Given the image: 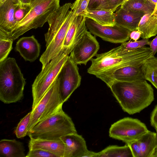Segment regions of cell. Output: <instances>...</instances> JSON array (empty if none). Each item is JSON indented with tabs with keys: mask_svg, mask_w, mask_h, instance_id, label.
<instances>
[{
	"mask_svg": "<svg viewBox=\"0 0 157 157\" xmlns=\"http://www.w3.org/2000/svg\"><path fill=\"white\" fill-rule=\"evenodd\" d=\"M30 138L28 143L29 150L41 149L54 153L59 157H63L64 144L60 139Z\"/></svg>",
	"mask_w": 157,
	"mask_h": 157,
	"instance_id": "cell-20",
	"label": "cell"
},
{
	"mask_svg": "<svg viewBox=\"0 0 157 157\" xmlns=\"http://www.w3.org/2000/svg\"><path fill=\"white\" fill-rule=\"evenodd\" d=\"M141 67L129 66L120 68L115 71L110 76L103 81L108 86L114 81L131 82L145 80Z\"/></svg>",
	"mask_w": 157,
	"mask_h": 157,
	"instance_id": "cell-17",
	"label": "cell"
},
{
	"mask_svg": "<svg viewBox=\"0 0 157 157\" xmlns=\"http://www.w3.org/2000/svg\"><path fill=\"white\" fill-rule=\"evenodd\" d=\"M151 2L155 5L157 4V0H150Z\"/></svg>",
	"mask_w": 157,
	"mask_h": 157,
	"instance_id": "cell-44",
	"label": "cell"
},
{
	"mask_svg": "<svg viewBox=\"0 0 157 157\" xmlns=\"http://www.w3.org/2000/svg\"><path fill=\"white\" fill-rule=\"evenodd\" d=\"M148 131L146 125L139 119L126 117L111 125L109 136L127 144L137 140Z\"/></svg>",
	"mask_w": 157,
	"mask_h": 157,
	"instance_id": "cell-8",
	"label": "cell"
},
{
	"mask_svg": "<svg viewBox=\"0 0 157 157\" xmlns=\"http://www.w3.org/2000/svg\"><path fill=\"white\" fill-rule=\"evenodd\" d=\"M84 16L102 26H113L116 24L115 14L111 10L87 9Z\"/></svg>",
	"mask_w": 157,
	"mask_h": 157,
	"instance_id": "cell-23",
	"label": "cell"
},
{
	"mask_svg": "<svg viewBox=\"0 0 157 157\" xmlns=\"http://www.w3.org/2000/svg\"><path fill=\"white\" fill-rule=\"evenodd\" d=\"M150 121L151 126L154 128L157 126V105L151 114Z\"/></svg>",
	"mask_w": 157,
	"mask_h": 157,
	"instance_id": "cell-36",
	"label": "cell"
},
{
	"mask_svg": "<svg viewBox=\"0 0 157 157\" xmlns=\"http://www.w3.org/2000/svg\"><path fill=\"white\" fill-rule=\"evenodd\" d=\"M129 147L133 157H142L141 151L137 140L127 144Z\"/></svg>",
	"mask_w": 157,
	"mask_h": 157,
	"instance_id": "cell-34",
	"label": "cell"
},
{
	"mask_svg": "<svg viewBox=\"0 0 157 157\" xmlns=\"http://www.w3.org/2000/svg\"><path fill=\"white\" fill-rule=\"evenodd\" d=\"M86 18L84 16L75 14L67 33L62 49L68 55L87 31L85 22Z\"/></svg>",
	"mask_w": 157,
	"mask_h": 157,
	"instance_id": "cell-13",
	"label": "cell"
},
{
	"mask_svg": "<svg viewBox=\"0 0 157 157\" xmlns=\"http://www.w3.org/2000/svg\"><path fill=\"white\" fill-rule=\"evenodd\" d=\"M153 70L154 75L157 76V57L152 56L145 62Z\"/></svg>",
	"mask_w": 157,
	"mask_h": 157,
	"instance_id": "cell-35",
	"label": "cell"
},
{
	"mask_svg": "<svg viewBox=\"0 0 157 157\" xmlns=\"http://www.w3.org/2000/svg\"><path fill=\"white\" fill-rule=\"evenodd\" d=\"M152 157H157V147L155 149L152 155Z\"/></svg>",
	"mask_w": 157,
	"mask_h": 157,
	"instance_id": "cell-42",
	"label": "cell"
},
{
	"mask_svg": "<svg viewBox=\"0 0 157 157\" xmlns=\"http://www.w3.org/2000/svg\"><path fill=\"white\" fill-rule=\"evenodd\" d=\"M90 60L91 64L87 72L103 81L114 71L126 66L140 67L152 56L150 47L146 46L137 49L128 50L121 45L101 54Z\"/></svg>",
	"mask_w": 157,
	"mask_h": 157,
	"instance_id": "cell-1",
	"label": "cell"
},
{
	"mask_svg": "<svg viewBox=\"0 0 157 157\" xmlns=\"http://www.w3.org/2000/svg\"><path fill=\"white\" fill-rule=\"evenodd\" d=\"M69 55L62 49L43 69L32 85V109L38 103L57 78Z\"/></svg>",
	"mask_w": 157,
	"mask_h": 157,
	"instance_id": "cell-6",
	"label": "cell"
},
{
	"mask_svg": "<svg viewBox=\"0 0 157 157\" xmlns=\"http://www.w3.org/2000/svg\"><path fill=\"white\" fill-rule=\"evenodd\" d=\"M25 149L22 142L15 139H2L0 141V156L25 157Z\"/></svg>",
	"mask_w": 157,
	"mask_h": 157,
	"instance_id": "cell-21",
	"label": "cell"
},
{
	"mask_svg": "<svg viewBox=\"0 0 157 157\" xmlns=\"http://www.w3.org/2000/svg\"><path fill=\"white\" fill-rule=\"evenodd\" d=\"M29 3L31 9L26 16L10 32H3L13 40L31 29L42 27L60 6V0H30Z\"/></svg>",
	"mask_w": 157,
	"mask_h": 157,
	"instance_id": "cell-4",
	"label": "cell"
},
{
	"mask_svg": "<svg viewBox=\"0 0 157 157\" xmlns=\"http://www.w3.org/2000/svg\"><path fill=\"white\" fill-rule=\"evenodd\" d=\"M149 45L152 52V56H154L157 52V36L151 41Z\"/></svg>",
	"mask_w": 157,
	"mask_h": 157,
	"instance_id": "cell-38",
	"label": "cell"
},
{
	"mask_svg": "<svg viewBox=\"0 0 157 157\" xmlns=\"http://www.w3.org/2000/svg\"><path fill=\"white\" fill-rule=\"evenodd\" d=\"M72 4L67 3L60 6L48 20L47 22L49 28L48 32L44 35L46 47L50 43L66 19Z\"/></svg>",
	"mask_w": 157,
	"mask_h": 157,
	"instance_id": "cell-16",
	"label": "cell"
},
{
	"mask_svg": "<svg viewBox=\"0 0 157 157\" xmlns=\"http://www.w3.org/2000/svg\"><path fill=\"white\" fill-rule=\"evenodd\" d=\"M77 65L69 56L58 75L59 93L63 103L80 85L81 77Z\"/></svg>",
	"mask_w": 157,
	"mask_h": 157,
	"instance_id": "cell-9",
	"label": "cell"
},
{
	"mask_svg": "<svg viewBox=\"0 0 157 157\" xmlns=\"http://www.w3.org/2000/svg\"><path fill=\"white\" fill-rule=\"evenodd\" d=\"M108 87L123 110L129 114L139 113L154 99L153 89L146 80L114 81Z\"/></svg>",
	"mask_w": 157,
	"mask_h": 157,
	"instance_id": "cell-2",
	"label": "cell"
},
{
	"mask_svg": "<svg viewBox=\"0 0 157 157\" xmlns=\"http://www.w3.org/2000/svg\"><path fill=\"white\" fill-rule=\"evenodd\" d=\"M85 22L87 29L92 34L105 41L121 44L130 38L131 31L117 24L113 26H102L87 17Z\"/></svg>",
	"mask_w": 157,
	"mask_h": 157,
	"instance_id": "cell-10",
	"label": "cell"
},
{
	"mask_svg": "<svg viewBox=\"0 0 157 157\" xmlns=\"http://www.w3.org/2000/svg\"><path fill=\"white\" fill-rule=\"evenodd\" d=\"M6 0H0V5L2 4ZM21 2L23 3H29L30 0H20Z\"/></svg>",
	"mask_w": 157,
	"mask_h": 157,
	"instance_id": "cell-41",
	"label": "cell"
},
{
	"mask_svg": "<svg viewBox=\"0 0 157 157\" xmlns=\"http://www.w3.org/2000/svg\"><path fill=\"white\" fill-rule=\"evenodd\" d=\"M25 157H59L56 154L41 149L29 150Z\"/></svg>",
	"mask_w": 157,
	"mask_h": 157,
	"instance_id": "cell-33",
	"label": "cell"
},
{
	"mask_svg": "<svg viewBox=\"0 0 157 157\" xmlns=\"http://www.w3.org/2000/svg\"><path fill=\"white\" fill-rule=\"evenodd\" d=\"M13 40L0 30V62L7 58L13 48Z\"/></svg>",
	"mask_w": 157,
	"mask_h": 157,
	"instance_id": "cell-27",
	"label": "cell"
},
{
	"mask_svg": "<svg viewBox=\"0 0 157 157\" xmlns=\"http://www.w3.org/2000/svg\"><path fill=\"white\" fill-rule=\"evenodd\" d=\"M138 30L141 33V37L149 39L157 34V15L145 14L142 17Z\"/></svg>",
	"mask_w": 157,
	"mask_h": 157,
	"instance_id": "cell-22",
	"label": "cell"
},
{
	"mask_svg": "<svg viewBox=\"0 0 157 157\" xmlns=\"http://www.w3.org/2000/svg\"><path fill=\"white\" fill-rule=\"evenodd\" d=\"M90 0H76L72 4L71 9L75 10L76 15H83L86 12Z\"/></svg>",
	"mask_w": 157,
	"mask_h": 157,
	"instance_id": "cell-32",
	"label": "cell"
},
{
	"mask_svg": "<svg viewBox=\"0 0 157 157\" xmlns=\"http://www.w3.org/2000/svg\"><path fill=\"white\" fill-rule=\"evenodd\" d=\"M115 14L116 24L131 32L138 30L139 22L145 14L142 12L127 10L121 7Z\"/></svg>",
	"mask_w": 157,
	"mask_h": 157,
	"instance_id": "cell-19",
	"label": "cell"
},
{
	"mask_svg": "<svg viewBox=\"0 0 157 157\" xmlns=\"http://www.w3.org/2000/svg\"><path fill=\"white\" fill-rule=\"evenodd\" d=\"M63 104L57 77L38 103L32 109L28 132L37 123L58 110Z\"/></svg>",
	"mask_w": 157,
	"mask_h": 157,
	"instance_id": "cell-7",
	"label": "cell"
},
{
	"mask_svg": "<svg viewBox=\"0 0 157 157\" xmlns=\"http://www.w3.org/2000/svg\"><path fill=\"white\" fill-rule=\"evenodd\" d=\"M21 3H23L20 0H6L0 5V30L6 33L11 31L16 24L14 18L15 9Z\"/></svg>",
	"mask_w": 157,
	"mask_h": 157,
	"instance_id": "cell-18",
	"label": "cell"
},
{
	"mask_svg": "<svg viewBox=\"0 0 157 157\" xmlns=\"http://www.w3.org/2000/svg\"><path fill=\"white\" fill-rule=\"evenodd\" d=\"M30 3H21L17 6L14 14V18L16 24L21 21L26 16L30 11Z\"/></svg>",
	"mask_w": 157,
	"mask_h": 157,
	"instance_id": "cell-30",
	"label": "cell"
},
{
	"mask_svg": "<svg viewBox=\"0 0 157 157\" xmlns=\"http://www.w3.org/2000/svg\"><path fill=\"white\" fill-rule=\"evenodd\" d=\"M149 82L157 89V76L154 75V79L151 80Z\"/></svg>",
	"mask_w": 157,
	"mask_h": 157,
	"instance_id": "cell-40",
	"label": "cell"
},
{
	"mask_svg": "<svg viewBox=\"0 0 157 157\" xmlns=\"http://www.w3.org/2000/svg\"><path fill=\"white\" fill-rule=\"evenodd\" d=\"M102 0H90L87 9L89 10H96L101 4Z\"/></svg>",
	"mask_w": 157,
	"mask_h": 157,
	"instance_id": "cell-37",
	"label": "cell"
},
{
	"mask_svg": "<svg viewBox=\"0 0 157 157\" xmlns=\"http://www.w3.org/2000/svg\"><path fill=\"white\" fill-rule=\"evenodd\" d=\"M127 0H126V1H127Z\"/></svg>",
	"mask_w": 157,
	"mask_h": 157,
	"instance_id": "cell-46",
	"label": "cell"
},
{
	"mask_svg": "<svg viewBox=\"0 0 157 157\" xmlns=\"http://www.w3.org/2000/svg\"><path fill=\"white\" fill-rule=\"evenodd\" d=\"M99 48L95 36L87 31L73 49L69 56L77 65H86L96 56Z\"/></svg>",
	"mask_w": 157,
	"mask_h": 157,
	"instance_id": "cell-11",
	"label": "cell"
},
{
	"mask_svg": "<svg viewBox=\"0 0 157 157\" xmlns=\"http://www.w3.org/2000/svg\"><path fill=\"white\" fill-rule=\"evenodd\" d=\"M141 32L138 30L131 31L130 33V38L134 41L138 40L141 37Z\"/></svg>",
	"mask_w": 157,
	"mask_h": 157,
	"instance_id": "cell-39",
	"label": "cell"
},
{
	"mask_svg": "<svg viewBox=\"0 0 157 157\" xmlns=\"http://www.w3.org/2000/svg\"><path fill=\"white\" fill-rule=\"evenodd\" d=\"M75 11L71 9L64 22L47 47L41 56L40 61L42 64V69L59 53L62 48L63 43L69 28L75 15Z\"/></svg>",
	"mask_w": 157,
	"mask_h": 157,
	"instance_id": "cell-12",
	"label": "cell"
},
{
	"mask_svg": "<svg viewBox=\"0 0 157 157\" xmlns=\"http://www.w3.org/2000/svg\"><path fill=\"white\" fill-rule=\"evenodd\" d=\"M31 116V111L22 118L17 124L14 130V133L17 138H22L27 135Z\"/></svg>",
	"mask_w": 157,
	"mask_h": 157,
	"instance_id": "cell-28",
	"label": "cell"
},
{
	"mask_svg": "<svg viewBox=\"0 0 157 157\" xmlns=\"http://www.w3.org/2000/svg\"><path fill=\"white\" fill-rule=\"evenodd\" d=\"M25 80L14 58L8 57L0 62V101L8 104L21 100Z\"/></svg>",
	"mask_w": 157,
	"mask_h": 157,
	"instance_id": "cell-3",
	"label": "cell"
},
{
	"mask_svg": "<svg viewBox=\"0 0 157 157\" xmlns=\"http://www.w3.org/2000/svg\"><path fill=\"white\" fill-rule=\"evenodd\" d=\"M95 157H133L128 145L122 146L109 145L103 150L96 152Z\"/></svg>",
	"mask_w": 157,
	"mask_h": 157,
	"instance_id": "cell-26",
	"label": "cell"
},
{
	"mask_svg": "<svg viewBox=\"0 0 157 157\" xmlns=\"http://www.w3.org/2000/svg\"><path fill=\"white\" fill-rule=\"evenodd\" d=\"M75 133L77 132L72 119L62 107L37 123L27 135L30 138L58 140L62 136Z\"/></svg>",
	"mask_w": 157,
	"mask_h": 157,
	"instance_id": "cell-5",
	"label": "cell"
},
{
	"mask_svg": "<svg viewBox=\"0 0 157 157\" xmlns=\"http://www.w3.org/2000/svg\"><path fill=\"white\" fill-rule=\"evenodd\" d=\"M155 5L150 0H127L120 7L127 10L142 12L145 14H152Z\"/></svg>",
	"mask_w": 157,
	"mask_h": 157,
	"instance_id": "cell-25",
	"label": "cell"
},
{
	"mask_svg": "<svg viewBox=\"0 0 157 157\" xmlns=\"http://www.w3.org/2000/svg\"><path fill=\"white\" fill-rule=\"evenodd\" d=\"M127 0H102L101 4L96 10H106L114 12L117 8Z\"/></svg>",
	"mask_w": 157,
	"mask_h": 157,
	"instance_id": "cell-31",
	"label": "cell"
},
{
	"mask_svg": "<svg viewBox=\"0 0 157 157\" xmlns=\"http://www.w3.org/2000/svg\"><path fill=\"white\" fill-rule=\"evenodd\" d=\"M60 139L64 144L63 157H85L89 151L85 139L77 133L65 135Z\"/></svg>",
	"mask_w": 157,
	"mask_h": 157,
	"instance_id": "cell-14",
	"label": "cell"
},
{
	"mask_svg": "<svg viewBox=\"0 0 157 157\" xmlns=\"http://www.w3.org/2000/svg\"><path fill=\"white\" fill-rule=\"evenodd\" d=\"M151 40L148 39H143L139 40L126 41L121 44V45L123 48L128 50L137 49L145 46L146 45H149Z\"/></svg>",
	"mask_w": 157,
	"mask_h": 157,
	"instance_id": "cell-29",
	"label": "cell"
},
{
	"mask_svg": "<svg viewBox=\"0 0 157 157\" xmlns=\"http://www.w3.org/2000/svg\"><path fill=\"white\" fill-rule=\"evenodd\" d=\"M152 14L155 15H157V4L155 6L154 10Z\"/></svg>",
	"mask_w": 157,
	"mask_h": 157,
	"instance_id": "cell-43",
	"label": "cell"
},
{
	"mask_svg": "<svg viewBox=\"0 0 157 157\" xmlns=\"http://www.w3.org/2000/svg\"><path fill=\"white\" fill-rule=\"evenodd\" d=\"M40 50V45L33 35L21 38L17 42L15 47V51L25 61L31 62L38 58Z\"/></svg>",
	"mask_w": 157,
	"mask_h": 157,
	"instance_id": "cell-15",
	"label": "cell"
},
{
	"mask_svg": "<svg viewBox=\"0 0 157 157\" xmlns=\"http://www.w3.org/2000/svg\"><path fill=\"white\" fill-rule=\"evenodd\" d=\"M137 140L141 151L142 157H152L157 147L156 133L148 130Z\"/></svg>",
	"mask_w": 157,
	"mask_h": 157,
	"instance_id": "cell-24",
	"label": "cell"
},
{
	"mask_svg": "<svg viewBox=\"0 0 157 157\" xmlns=\"http://www.w3.org/2000/svg\"><path fill=\"white\" fill-rule=\"evenodd\" d=\"M154 128H155V129L156 130V133L157 135V126H156L155 127H154Z\"/></svg>",
	"mask_w": 157,
	"mask_h": 157,
	"instance_id": "cell-45",
	"label": "cell"
}]
</instances>
